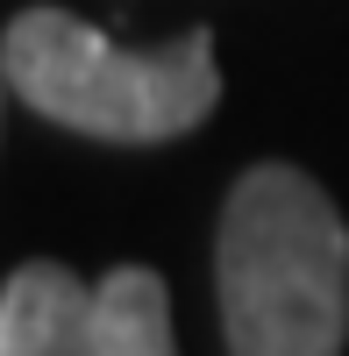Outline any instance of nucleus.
Masks as SVG:
<instances>
[{"instance_id":"obj_1","label":"nucleus","mask_w":349,"mask_h":356,"mask_svg":"<svg viewBox=\"0 0 349 356\" xmlns=\"http://www.w3.org/2000/svg\"><path fill=\"white\" fill-rule=\"evenodd\" d=\"M214 292L228 356L349 349V221L300 164H250L221 207Z\"/></svg>"},{"instance_id":"obj_2","label":"nucleus","mask_w":349,"mask_h":356,"mask_svg":"<svg viewBox=\"0 0 349 356\" xmlns=\"http://www.w3.org/2000/svg\"><path fill=\"white\" fill-rule=\"evenodd\" d=\"M0 79L43 122L93 143H179L214 114V29H186L164 50H122L65 8H22L0 36Z\"/></svg>"},{"instance_id":"obj_3","label":"nucleus","mask_w":349,"mask_h":356,"mask_svg":"<svg viewBox=\"0 0 349 356\" xmlns=\"http://www.w3.org/2000/svg\"><path fill=\"white\" fill-rule=\"evenodd\" d=\"M93 285L50 257H29L0 285V356H86Z\"/></svg>"},{"instance_id":"obj_4","label":"nucleus","mask_w":349,"mask_h":356,"mask_svg":"<svg viewBox=\"0 0 349 356\" xmlns=\"http://www.w3.org/2000/svg\"><path fill=\"white\" fill-rule=\"evenodd\" d=\"M86 356H179V342H171V292L150 264H114L93 285Z\"/></svg>"}]
</instances>
